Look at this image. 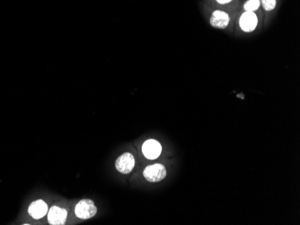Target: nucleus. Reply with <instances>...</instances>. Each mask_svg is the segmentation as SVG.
<instances>
[{
    "mask_svg": "<svg viewBox=\"0 0 300 225\" xmlns=\"http://www.w3.org/2000/svg\"><path fill=\"white\" fill-rule=\"evenodd\" d=\"M75 212H76V216L80 219L87 220V219H90L92 217L96 216V212H97V208L92 200H83L79 201L78 204L76 206Z\"/></svg>",
    "mask_w": 300,
    "mask_h": 225,
    "instance_id": "obj_1",
    "label": "nucleus"
},
{
    "mask_svg": "<svg viewBox=\"0 0 300 225\" xmlns=\"http://www.w3.org/2000/svg\"><path fill=\"white\" fill-rule=\"evenodd\" d=\"M145 178L149 182H160L166 177V169L162 164L149 165L144 170Z\"/></svg>",
    "mask_w": 300,
    "mask_h": 225,
    "instance_id": "obj_2",
    "label": "nucleus"
},
{
    "mask_svg": "<svg viewBox=\"0 0 300 225\" xmlns=\"http://www.w3.org/2000/svg\"><path fill=\"white\" fill-rule=\"evenodd\" d=\"M135 166L134 156L130 152H125L120 157H118L115 162V167L118 172L122 174H128L131 172Z\"/></svg>",
    "mask_w": 300,
    "mask_h": 225,
    "instance_id": "obj_3",
    "label": "nucleus"
},
{
    "mask_svg": "<svg viewBox=\"0 0 300 225\" xmlns=\"http://www.w3.org/2000/svg\"><path fill=\"white\" fill-rule=\"evenodd\" d=\"M142 152H143L144 156H146L148 159L155 160L161 154V144L155 139H148L143 144Z\"/></svg>",
    "mask_w": 300,
    "mask_h": 225,
    "instance_id": "obj_4",
    "label": "nucleus"
},
{
    "mask_svg": "<svg viewBox=\"0 0 300 225\" xmlns=\"http://www.w3.org/2000/svg\"><path fill=\"white\" fill-rule=\"evenodd\" d=\"M258 24V18L254 12L245 11L239 19V26L241 29L245 32H251L255 30Z\"/></svg>",
    "mask_w": 300,
    "mask_h": 225,
    "instance_id": "obj_5",
    "label": "nucleus"
},
{
    "mask_svg": "<svg viewBox=\"0 0 300 225\" xmlns=\"http://www.w3.org/2000/svg\"><path fill=\"white\" fill-rule=\"evenodd\" d=\"M67 216H68V212L65 209L59 206H53L49 211L48 221L51 224H65Z\"/></svg>",
    "mask_w": 300,
    "mask_h": 225,
    "instance_id": "obj_6",
    "label": "nucleus"
},
{
    "mask_svg": "<svg viewBox=\"0 0 300 225\" xmlns=\"http://www.w3.org/2000/svg\"><path fill=\"white\" fill-rule=\"evenodd\" d=\"M230 22V18L228 14L221 11V10H216L212 13L210 18V24L218 29H225L226 26Z\"/></svg>",
    "mask_w": 300,
    "mask_h": 225,
    "instance_id": "obj_7",
    "label": "nucleus"
},
{
    "mask_svg": "<svg viewBox=\"0 0 300 225\" xmlns=\"http://www.w3.org/2000/svg\"><path fill=\"white\" fill-rule=\"evenodd\" d=\"M28 211L31 216L34 217L35 219H41L48 212V206L44 200H37L31 204Z\"/></svg>",
    "mask_w": 300,
    "mask_h": 225,
    "instance_id": "obj_8",
    "label": "nucleus"
},
{
    "mask_svg": "<svg viewBox=\"0 0 300 225\" xmlns=\"http://www.w3.org/2000/svg\"><path fill=\"white\" fill-rule=\"evenodd\" d=\"M261 1L260 0H248L244 4V9L248 12H254L260 8Z\"/></svg>",
    "mask_w": 300,
    "mask_h": 225,
    "instance_id": "obj_9",
    "label": "nucleus"
},
{
    "mask_svg": "<svg viewBox=\"0 0 300 225\" xmlns=\"http://www.w3.org/2000/svg\"><path fill=\"white\" fill-rule=\"evenodd\" d=\"M261 4L266 11H271L276 8V0H261Z\"/></svg>",
    "mask_w": 300,
    "mask_h": 225,
    "instance_id": "obj_10",
    "label": "nucleus"
},
{
    "mask_svg": "<svg viewBox=\"0 0 300 225\" xmlns=\"http://www.w3.org/2000/svg\"><path fill=\"white\" fill-rule=\"evenodd\" d=\"M218 3L219 4H227V3H229L231 2L232 0H216Z\"/></svg>",
    "mask_w": 300,
    "mask_h": 225,
    "instance_id": "obj_11",
    "label": "nucleus"
}]
</instances>
